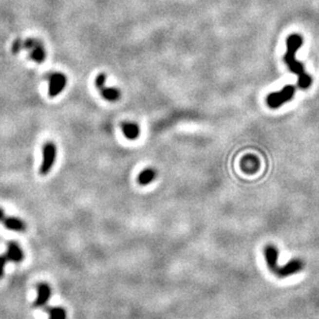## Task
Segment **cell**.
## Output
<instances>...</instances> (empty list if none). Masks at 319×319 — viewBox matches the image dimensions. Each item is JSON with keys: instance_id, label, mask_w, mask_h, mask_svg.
<instances>
[{"instance_id": "obj_14", "label": "cell", "mask_w": 319, "mask_h": 319, "mask_svg": "<svg viewBox=\"0 0 319 319\" xmlns=\"http://www.w3.org/2000/svg\"><path fill=\"white\" fill-rule=\"evenodd\" d=\"M155 176H157V172H155L154 169L152 168L144 169L138 176V183L141 186H147L154 181Z\"/></svg>"}, {"instance_id": "obj_3", "label": "cell", "mask_w": 319, "mask_h": 319, "mask_svg": "<svg viewBox=\"0 0 319 319\" xmlns=\"http://www.w3.org/2000/svg\"><path fill=\"white\" fill-rule=\"evenodd\" d=\"M56 154H57L56 145L51 141L46 142L43 146V162L39 168L40 175L45 176L50 172L56 161Z\"/></svg>"}, {"instance_id": "obj_15", "label": "cell", "mask_w": 319, "mask_h": 319, "mask_svg": "<svg viewBox=\"0 0 319 319\" xmlns=\"http://www.w3.org/2000/svg\"><path fill=\"white\" fill-rule=\"evenodd\" d=\"M47 311L50 315L49 319H67V312L61 307H48Z\"/></svg>"}, {"instance_id": "obj_8", "label": "cell", "mask_w": 319, "mask_h": 319, "mask_svg": "<svg viewBox=\"0 0 319 319\" xmlns=\"http://www.w3.org/2000/svg\"><path fill=\"white\" fill-rule=\"evenodd\" d=\"M264 257L267 267L269 271L273 272L274 274L277 273L279 265H278V258H279V251H278L277 247L273 246V244H268L264 248Z\"/></svg>"}, {"instance_id": "obj_7", "label": "cell", "mask_w": 319, "mask_h": 319, "mask_svg": "<svg viewBox=\"0 0 319 319\" xmlns=\"http://www.w3.org/2000/svg\"><path fill=\"white\" fill-rule=\"evenodd\" d=\"M304 261L296 258V259H292L290 260L289 263H286L283 266H279L278 268V271L276 273V275L280 278H287L290 276L296 275L300 272H301L302 269H304Z\"/></svg>"}, {"instance_id": "obj_17", "label": "cell", "mask_w": 319, "mask_h": 319, "mask_svg": "<svg viewBox=\"0 0 319 319\" xmlns=\"http://www.w3.org/2000/svg\"><path fill=\"white\" fill-rule=\"evenodd\" d=\"M7 260L9 259H7L6 255H0V279H1L4 275V267H5Z\"/></svg>"}, {"instance_id": "obj_13", "label": "cell", "mask_w": 319, "mask_h": 319, "mask_svg": "<svg viewBox=\"0 0 319 319\" xmlns=\"http://www.w3.org/2000/svg\"><path fill=\"white\" fill-rule=\"evenodd\" d=\"M259 168L258 159L254 155H246L242 161V169L246 173H254Z\"/></svg>"}, {"instance_id": "obj_12", "label": "cell", "mask_w": 319, "mask_h": 319, "mask_svg": "<svg viewBox=\"0 0 319 319\" xmlns=\"http://www.w3.org/2000/svg\"><path fill=\"white\" fill-rule=\"evenodd\" d=\"M121 129H122V133L128 138L129 140H135L140 135V128L135 122H122L121 124Z\"/></svg>"}, {"instance_id": "obj_1", "label": "cell", "mask_w": 319, "mask_h": 319, "mask_svg": "<svg viewBox=\"0 0 319 319\" xmlns=\"http://www.w3.org/2000/svg\"><path fill=\"white\" fill-rule=\"evenodd\" d=\"M286 45H287V52H286L284 56V61L288 65L289 70L298 75L299 86L302 89H307L311 86V84H312V78H311V76L308 75V74L305 72L302 63H300L296 59L297 51L302 45L301 36L298 34L291 35L287 38Z\"/></svg>"}, {"instance_id": "obj_16", "label": "cell", "mask_w": 319, "mask_h": 319, "mask_svg": "<svg viewBox=\"0 0 319 319\" xmlns=\"http://www.w3.org/2000/svg\"><path fill=\"white\" fill-rule=\"evenodd\" d=\"M23 49V40L18 38V39H16L13 46H12V51L14 54H18L21 50Z\"/></svg>"}, {"instance_id": "obj_2", "label": "cell", "mask_w": 319, "mask_h": 319, "mask_svg": "<svg viewBox=\"0 0 319 319\" xmlns=\"http://www.w3.org/2000/svg\"><path fill=\"white\" fill-rule=\"evenodd\" d=\"M296 94V87L293 85H287L283 87L281 91L269 94L266 97V103L269 108L277 109L281 107L285 103L289 102Z\"/></svg>"}, {"instance_id": "obj_9", "label": "cell", "mask_w": 319, "mask_h": 319, "mask_svg": "<svg viewBox=\"0 0 319 319\" xmlns=\"http://www.w3.org/2000/svg\"><path fill=\"white\" fill-rule=\"evenodd\" d=\"M38 298L35 300L34 307L35 308H42L45 307L48 302L49 299L51 297V288L47 283H38Z\"/></svg>"}, {"instance_id": "obj_5", "label": "cell", "mask_w": 319, "mask_h": 319, "mask_svg": "<svg viewBox=\"0 0 319 319\" xmlns=\"http://www.w3.org/2000/svg\"><path fill=\"white\" fill-rule=\"evenodd\" d=\"M47 78L49 80V95L51 97H55L60 94L65 86H67L68 79L67 76L62 73L55 72L49 74Z\"/></svg>"}, {"instance_id": "obj_11", "label": "cell", "mask_w": 319, "mask_h": 319, "mask_svg": "<svg viewBox=\"0 0 319 319\" xmlns=\"http://www.w3.org/2000/svg\"><path fill=\"white\" fill-rule=\"evenodd\" d=\"M2 223L3 226L7 229H10V230L13 231H17V232H21V231H25L26 229V224L23 222V221L19 218H15V217H4L2 220Z\"/></svg>"}, {"instance_id": "obj_6", "label": "cell", "mask_w": 319, "mask_h": 319, "mask_svg": "<svg viewBox=\"0 0 319 319\" xmlns=\"http://www.w3.org/2000/svg\"><path fill=\"white\" fill-rule=\"evenodd\" d=\"M106 75L105 74H100L95 79V86L100 91L101 95L105 100L109 102H116L120 97V91L114 87H106L105 86Z\"/></svg>"}, {"instance_id": "obj_10", "label": "cell", "mask_w": 319, "mask_h": 319, "mask_svg": "<svg viewBox=\"0 0 319 319\" xmlns=\"http://www.w3.org/2000/svg\"><path fill=\"white\" fill-rule=\"evenodd\" d=\"M6 257L10 261H13V263H19L24 259V254L23 251L21 250L19 244L16 243L14 241L9 242L7 244V251H6Z\"/></svg>"}, {"instance_id": "obj_18", "label": "cell", "mask_w": 319, "mask_h": 319, "mask_svg": "<svg viewBox=\"0 0 319 319\" xmlns=\"http://www.w3.org/2000/svg\"><path fill=\"white\" fill-rule=\"evenodd\" d=\"M3 218H4V211L1 207H0V221H2Z\"/></svg>"}, {"instance_id": "obj_4", "label": "cell", "mask_w": 319, "mask_h": 319, "mask_svg": "<svg viewBox=\"0 0 319 319\" xmlns=\"http://www.w3.org/2000/svg\"><path fill=\"white\" fill-rule=\"evenodd\" d=\"M23 49L29 51V58L37 63H42L46 59V50L43 43L36 38H27L23 42Z\"/></svg>"}]
</instances>
